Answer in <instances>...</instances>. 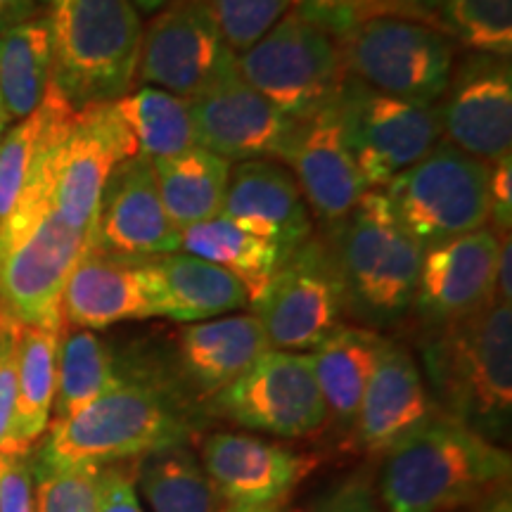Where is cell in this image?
I'll use <instances>...</instances> for the list:
<instances>
[{
    "label": "cell",
    "instance_id": "1",
    "mask_svg": "<svg viewBox=\"0 0 512 512\" xmlns=\"http://www.w3.org/2000/svg\"><path fill=\"white\" fill-rule=\"evenodd\" d=\"M74 119L50 136L17 204L0 221V313L17 325L62 328L64 285L91 242L53 202L57 152Z\"/></svg>",
    "mask_w": 512,
    "mask_h": 512
},
{
    "label": "cell",
    "instance_id": "2",
    "mask_svg": "<svg viewBox=\"0 0 512 512\" xmlns=\"http://www.w3.org/2000/svg\"><path fill=\"white\" fill-rule=\"evenodd\" d=\"M422 377L434 408L501 446L512 418V309L494 299L482 311L422 332Z\"/></svg>",
    "mask_w": 512,
    "mask_h": 512
},
{
    "label": "cell",
    "instance_id": "3",
    "mask_svg": "<svg viewBox=\"0 0 512 512\" xmlns=\"http://www.w3.org/2000/svg\"><path fill=\"white\" fill-rule=\"evenodd\" d=\"M510 453L439 411L384 453V512H451L508 489Z\"/></svg>",
    "mask_w": 512,
    "mask_h": 512
},
{
    "label": "cell",
    "instance_id": "4",
    "mask_svg": "<svg viewBox=\"0 0 512 512\" xmlns=\"http://www.w3.org/2000/svg\"><path fill=\"white\" fill-rule=\"evenodd\" d=\"M117 387L67 420H53L36 463L107 467L133 463L171 446H188L192 420L162 382L124 375Z\"/></svg>",
    "mask_w": 512,
    "mask_h": 512
},
{
    "label": "cell",
    "instance_id": "5",
    "mask_svg": "<svg viewBox=\"0 0 512 512\" xmlns=\"http://www.w3.org/2000/svg\"><path fill=\"white\" fill-rule=\"evenodd\" d=\"M53 46L50 83L76 112L114 102L138 72L143 22L131 0H43Z\"/></svg>",
    "mask_w": 512,
    "mask_h": 512
},
{
    "label": "cell",
    "instance_id": "6",
    "mask_svg": "<svg viewBox=\"0 0 512 512\" xmlns=\"http://www.w3.org/2000/svg\"><path fill=\"white\" fill-rule=\"evenodd\" d=\"M330 245L347 292V313L366 328H387L413 309L422 242L396 219L382 190H368L347 219L332 226Z\"/></svg>",
    "mask_w": 512,
    "mask_h": 512
},
{
    "label": "cell",
    "instance_id": "7",
    "mask_svg": "<svg viewBox=\"0 0 512 512\" xmlns=\"http://www.w3.org/2000/svg\"><path fill=\"white\" fill-rule=\"evenodd\" d=\"M339 48L351 79L420 105H437L456 62V43L439 27L396 15L366 19Z\"/></svg>",
    "mask_w": 512,
    "mask_h": 512
},
{
    "label": "cell",
    "instance_id": "8",
    "mask_svg": "<svg viewBox=\"0 0 512 512\" xmlns=\"http://www.w3.org/2000/svg\"><path fill=\"white\" fill-rule=\"evenodd\" d=\"M238 69L256 93L294 121L332 105L347 79L337 38L294 12L238 55Z\"/></svg>",
    "mask_w": 512,
    "mask_h": 512
},
{
    "label": "cell",
    "instance_id": "9",
    "mask_svg": "<svg viewBox=\"0 0 512 512\" xmlns=\"http://www.w3.org/2000/svg\"><path fill=\"white\" fill-rule=\"evenodd\" d=\"M491 166L446 140L384 185L396 219L422 247L489 226Z\"/></svg>",
    "mask_w": 512,
    "mask_h": 512
},
{
    "label": "cell",
    "instance_id": "10",
    "mask_svg": "<svg viewBox=\"0 0 512 512\" xmlns=\"http://www.w3.org/2000/svg\"><path fill=\"white\" fill-rule=\"evenodd\" d=\"M271 349L309 351L347 316V292L330 240L311 238L285 256L264 290L249 299Z\"/></svg>",
    "mask_w": 512,
    "mask_h": 512
},
{
    "label": "cell",
    "instance_id": "11",
    "mask_svg": "<svg viewBox=\"0 0 512 512\" xmlns=\"http://www.w3.org/2000/svg\"><path fill=\"white\" fill-rule=\"evenodd\" d=\"M337 107L349 150L368 190L389 185L444 140L437 105L375 93L349 74Z\"/></svg>",
    "mask_w": 512,
    "mask_h": 512
},
{
    "label": "cell",
    "instance_id": "12",
    "mask_svg": "<svg viewBox=\"0 0 512 512\" xmlns=\"http://www.w3.org/2000/svg\"><path fill=\"white\" fill-rule=\"evenodd\" d=\"M216 418L283 439L313 437L328 427L311 354L271 349L245 375L209 399Z\"/></svg>",
    "mask_w": 512,
    "mask_h": 512
},
{
    "label": "cell",
    "instance_id": "13",
    "mask_svg": "<svg viewBox=\"0 0 512 512\" xmlns=\"http://www.w3.org/2000/svg\"><path fill=\"white\" fill-rule=\"evenodd\" d=\"M209 0H171L152 17L140 41V83L192 98L235 64Z\"/></svg>",
    "mask_w": 512,
    "mask_h": 512
},
{
    "label": "cell",
    "instance_id": "14",
    "mask_svg": "<svg viewBox=\"0 0 512 512\" xmlns=\"http://www.w3.org/2000/svg\"><path fill=\"white\" fill-rule=\"evenodd\" d=\"M437 110L446 143L460 152L489 166L512 155L510 57L467 53L453 62Z\"/></svg>",
    "mask_w": 512,
    "mask_h": 512
},
{
    "label": "cell",
    "instance_id": "15",
    "mask_svg": "<svg viewBox=\"0 0 512 512\" xmlns=\"http://www.w3.org/2000/svg\"><path fill=\"white\" fill-rule=\"evenodd\" d=\"M197 147L233 162L278 159L283 162L297 121L285 117L242 79L238 60L192 95Z\"/></svg>",
    "mask_w": 512,
    "mask_h": 512
},
{
    "label": "cell",
    "instance_id": "16",
    "mask_svg": "<svg viewBox=\"0 0 512 512\" xmlns=\"http://www.w3.org/2000/svg\"><path fill=\"white\" fill-rule=\"evenodd\" d=\"M503 235L484 226L422 247L413 309L422 330L441 328L494 302Z\"/></svg>",
    "mask_w": 512,
    "mask_h": 512
},
{
    "label": "cell",
    "instance_id": "17",
    "mask_svg": "<svg viewBox=\"0 0 512 512\" xmlns=\"http://www.w3.org/2000/svg\"><path fill=\"white\" fill-rule=\"evenodd\" d=\"M136 155V143L114 102L76 112L55 162L53 202L62 219L91 238L102 190L112 171Z\"/></svg>",
    "mask_w": 512,
    "mask_h": 512
},
{
    "label": "cell",
    "instance_id": "18",
    "mask_svg": "<svg viewBox=\"0 0 512 512\" xmlns=\"http://www.w3.org/2000/svg\"><path fill=\"white\" fill-rule=\"evenodd\" d=\"M88 252L145 261L181 252V230L166 216L152 162L131 157L102 190Z\"/></svg>",
    "mask_w": 512,
    "mask_h": 512
},
{
    "label": "cell",
    "instance_id": "19",
    "mask_svg": "<svg viewBox=\"0 0 512 512\" xmlns=\"http://www.w3.org/2000/svg\"><path fill=\"white\" fill-rule=\"evenodd\" d=\"M283 162L290 164L306 207L328 228L347 219L368 192L344 136L337 100L313 117L297 121Z\"/></svg>",
    "mask_w": 512,
    "mask_h": 512
},
{
    "label": "cell",
    "instance_id": "20",
    "mask_svg": "<svg viewBox=\"0 0 512 512\" xmlns=\"http://www.w3.org/2000/svg\"><path fill=\"white\" fill-rule=\"evenodd\" d=\"M316 465L313 456L254 434L216 432L202 444V467L221 503L283 501Z\"/></svg>",
    "mask_w": 512,
    "mask_h": 512
},
{
    "label": "cell",
    "instance_id": "21",
    "mask_svg": "<svg viewBox=\"0 0 512 512\" xmlns=\"http://www.w3.org/2000/svg\"><path fill=\"white\" fill-rule=\"evenodd\" d=\"M221 216L290 254L313 235L311 211L292 171L275 159L230 166Z\"/></svg>",
    "mask_w": 512,
    "mask_h": 512
},
{
    "label": "cell",
    "instance_id": "22",
    "mask_svg": "<svg viewBox=\"0 0 512 512\" xmlns=\"http://www.w3.org/2000/svg\"><path fill=\"white\" fill-rule=\"evenodd\" d=\"M437 413L425 377L411 351L384 337L354 427L368 456H384Z\"/></svg>",
    "mask_w": 512,
    "mask_h": 512
},
{
    "label": "cell",
    "instance_id": "23",
    "mask_svg": "<svg viewBox=\"0 0 512 512\" xmlns=\"http://www.w3.org/2000/svg\"><path fill=\"white\" fill-rule=\"evenodd\" d=\"M155 297L145 261L86 252L62 292V323L105 330L126 320L155 318Z\"/></svg>",
    "mask_w": 512,
    "mask_h": 512
},
{
    "label": "cell",
    "instance_id": "24",
    "mask_svg": "<svg viewBox=\"0 0 512 512\" xmlns=\"http://www.w3.org/2000/svg\"><path fill=\"white\" fill-rule=\"evenodd\" d=\"M268 351L271 342L259 318L254 313H235L185 325L178 342V363L190 392L211 399Z\"/></svg>",
    "mask_w": 512,
    "mask_h": 512
},
{
    "label": "cell",
    "instance_id": "25",
    "mask_svg": "<svg viewBox=\"0 0 512 512\" xmlns=\"http://www.w3.org/2000/svg\"><path fill=\"white\" fill-rule=\"evenodd\" d=\"M157 316L176 323H202L240 311L249 304V292L226 268L188 252L145 259Z\"/></svg>",
    "mask_w": 512,
    "mask_h": 512
},
{
    "label": "cell",
    "instance_id": "26",
    "mask_svg": "<svg viewBox=\"0 0 512 512\" xmlns=\"http://www.w3.org/2000/svg\"><path fill=\"white\" fill-rule=\"evenodd\" d=\"M384 337L366 325H339L313 349V370L328 411V425L354 434L358 408L373 375Z\"/></svg>",
    "mask_w": 512,
    "mask_h": 512
},
{
    "label": "cell",
    "instance_id": "27",
    "mask_svg": "<svg viewBox=\"0 0 512 512\" xmlns=\"http://www.w3.org/2000/svg\"><path fill=\"white\" fill-rule=\"evenodd\" d=\"M230 166L233 164L228 159L204 147H192L183 155L152 162L166 216L178 230L221 216Z\"/></svg>",
    "mask_w": 512,
    "mask_h": 512
},
{
    "label": "cell",
    "instance_id": "28",
    "mask_svg": "<svg viewBox=\"0 0 512 512\" xmlns=\"http://www.w3.org/2000/svg\"><path fill=\"white\" fill-rule=\"evenodd\" d=\"M57 339L60 330L19 325L17 408L12 425L17 456H29L31 446L48 432L57 382Z\"/></svg>",
    "mask_w": 512,
    "mask_h": 512
},
{
    "label": "cell",
    "instance_id": "29",
    "mask_svg": "<svg viewBox=\"0 0 512 512\" xmlns=\"http://www.w3.org/2000/svg\"><path fill=\"white\" fill-rule=\"evenodd\" d=\"M53 76V46L46 12L0 34V107L8 121L34 114Z\"/></svg>",
    "mask_w": 512,
    "mask_h": 512
},
{
    "label": "cell",
    "instance_id": "30",
    "mask_svg": "<svg viewBox=\"0 0 512 512\" xmlns=\"http://www.w3.org/2000/svg\"><path fill=\"white\" fill-rule=\"evenodd\" d=\"M124 380L117 358L93 330L64 325L57 339L53 420H67Z\"/></svg>",
    "mask_w": 512,
    "mask_h": 512
},
{
    "label": "cell",
    "instance_id": "31",
    "mask_svg": "<svg viewBox=\"0 0 512 512\" xmlns=\"http://www.w3.org/2000/svg\"><path fill=\"white\" fill-rule=\"evenodd\" d=\"M140 157L169 159L197 147L190 100L162 88L140 86L114 100Z\"/></svg>",
    "mask_w": 512,
    "mask_h": 512
},
{
    "label": "cell",
    "instance_id": "32",
    "mask_svg": "<svg viewBox=\"0 0 512 512\" xmlns=\"http://www.w3.org/2000/svg\"><path fill=\"white\" fill-rule=\"evenodd\" d=\"M181 252L226 268L245 283L249 299L264 290L287 256L278 245L256 238L223 216L181 230Z\"/></svg>",
    "mask_w": 512,
    "mask_h": 512
},
{
    "label": "cell",
    "instance_id": "33",
    "mask_svg": "<svg viewBox=\"0 0 512 512\" xmlns=\"http://www.w3.org/2000/svg\"><path fill=\"white\" fill-rule=\"evenodd\" d=\"M136 479L155 512H221V496L188 446L136 460Z\"/></svg>",
    "mask_w": 512,
    "mask_h": 512
},
{
    "label": "cell",
    "instance_id": "34",
    "mask_svg": "<svg viewBox=\"0 0 512 512\" xmlns=\"http://www.w3.org/2000/svg\"><path fill=\"white\" fill-rule=\"evenodd\" d=\"M74 114V107L50 83L38 110L19 119L15 126H10L3 133V138H0V221L17 204L50 136L62 124H67Z\"/></svg>",
    "mask_w": 512,
    "mask_h": 512
},
{
    "label": "cell",
    "instance_id": "35",
    "mask_svg": "<svg viewBox=\"0 0 512 512\" xmlns=\"http://www.w3.org/2000/svg\"><path fill=\"white\" fill-rule=\"evenodd\" d=\"M437 24L467 53L512 55V0H441Z\"/></svg>",
    "mask_w": 512,
    "mask_h": 512
},
{
    "label": "cell",
    "instance_id": "36",
    "mask_svg": "<svg viewBox=\"0 0 512 512\" xmlns=\"http://www.w3.org/2000/svg\"><path fill=\"white\" fill-rule=\"evenodd\" d=\"M102 467L31 465L36 479L34 512H98Z\"/></svg>",
    "mask_w": 512,
    "mask_h": 512
},
{
    "label": "cell",
    "instance_id": "37",
    "mask_svg": "<svg viewBox=\"0 0 512 512\" xmlns=\"http://www.w3.org/2000/svg\"><path fill=\"white\" fill-rule=\"evenodd\" d=\"M209 5L235 57L259 43L290 12V0H209Z\"/></svg>",
    "mask_w": 512,
    "mask_h": 512
},
{
    "label": "cell",
    "instance_id": "38",
    "mask_svg": "<svg viewBox=\"0 0 512 512\" xmlns=\"http://www.w3.org/2000/svg\"><path fill=\"white\" fill-rule=\"evenodd\" d=\"M290 12L342 41L370 17L387 15L377 0H290Z\"/></svg>",
    "mask_w": 512,
    "mask_h": 512
},
{
    "label": "cell",
    "instance_id": "39",
    "mask_svg": "<svg viewBox=\"0 0 512 512\" xmlns=\"http://www.w3.org/2000/svg\"><path fill=\"white\" fill-rule=\"evenodd\" d=\"M17 337L19 325L0 313V453H15L12 425L17 408Z\"/></svg>",
    "mask_w": 512,
    "mask_h": 512
},
{
    "label": "cell",
    "instance_id": "40",
    "mask_svg": "<svg viewBox=\"0 0 512 512\" xmlns=\"http://www.w3.org/2000/svg\"><path fill=\"white\" fill-rule=\"evenodd\" d=\"M313 512H380L373 470L363 467L325 494Z\"/></svg>",
    "mask_w": 512,
    "mask_h": 512
},
{
    "label": "cell",
    "instance_id": "41",
    "mask_svg": "<svg viewBox=\"0 0 512 512\" xmlns=\"http://www.w3.org/2000/svg\"><path fill=\"white\" fill-rule=\"evenodd\" d=\"M0 512H34V477L27 456L0 453Z\"/></svg>",
    "mask_w": 512,
    "mask_h": 512
},
{
    "label": "cell",
    "instance_id": "42",
    "mask_svg": "<svg viewBox=\"0 0 512 512\" xmlns=\"http://www.w3.org/2000/svg\"><path fill=\"white\" fill-rule=\"evenodd\" d=\"M98 512H143L136 494V460L102 467Z\"/></svg>",
    "mask_w": 512,
    "mask_h": 512
},
{
    "label": "cell",
    "instance_id": "43",
    "mask_svg": "<svg viewBox=\"0 0 512 512\" xmlns=\"http://www.w3.org/2000/svg\"><path fill=\"white\" fill-rule=\"evenodd\" d=\"M489 202L491 219L501 235L510 233L512 226V155L503 157L501 162L491 164L489 176Z\"/></svg>",
    "mask_w": 512,
    "mask_h": 512
},
{
    "label": "cell",
    "instance_id": "44",
    "mask_svg": "<svg viewBox=\"0 0 512 512\" xmlns=\"http://www.w3.org/2000/svg\"><path fill=\"white\" fill-rule=\"evenodd\" d=\"M382 5V10L387 15L396 17H411L420 19V22L432 24V27H439L437 24V10L441 0H377Z\"/></svg>",
    "mask_w": 512,
    "mask_h": 512
},
{
    "label": "cell",
    "instance_id": "45",
    "mask_svg": "<svg viewBox=\"0 0 512 512\" xmlns=\"http://www.w3.org/2000/svg\"><path fill=\"white\" fill-rule=\"evenodd\" d=\"M41 15V0H0V34Z\"/></svg>",
    "mask_w": 512,
    "mask_h": 512
},
{
    "label": "cell",
    "instance_id": "46",
    "mask_svg": "<svg viewBox=\"0 0 512 512\" xmlns=\"http://www.w3.org/2000/svg\"><path fill=\"white\" fill-rule=\"evenodd\" d=\"M510 264H512V242H510V233H508V235H503V242H501V254H498L496 283H494V299H498V302H505V304H512Z\"/></svg>",
    "mask_w": 512,
    "mask_h": 512
},
{
    "label": "cell",
    "instance_id": "47",
    "mask_svg": "<svg viewBox=\"0 0 512 512\" xmlns=\"http://www.w3.org/2000/svg\"><path fill=\"white\" fill-rule=\"evenodd\" d=\"M221 512H304L294 508L290 498L283 501H271V503H223Z\"/></svg>",
    "mask_w": 512,
    "mask_h": 512
},
{
    "label": "cell",
    "instance_id": "48",
    "mask_svg": "<svg viewBox=\"0 0 512 512\" xmlns=\"http://www.w3.org/2000/svg\"><path fill=\"white\" fill-rule=\"evenodd\" d=\"M133 8L138 10V15H150L155 17L159 10L164 8V5H169L171 0H131Z\"/></svg>",
    "mask_w": 512,
    "mask_h": 512
},
{
    "label": "cell",
    "instance_id": "49",
    "mask_svg": "<svg viewBox=\"0 0 512 512\" xmlns=\"http://www.w3.org/2000/svg\"><path fill=\"white\" fill-rule=\"evenodd\" d=\"M484 512H512L508 489L501 491V494H496L494 498H489V501H486V505H484Z\"/></svg>",
    "mask_w": 512,
    "mask_h": 512
},
{
    "label": "cell",
    "instance_id": "50",
    "mask_svg": "<svg viewBox=\"0 0 512 512\" xmlns=\"http://www.w3.org/2000/svg\"><path fill=\"white\" fill-rule=\"evenodd\" d=\"M8 126H10V121H8V119H5V114H3V112H0V138H3L5 128H8Z\"/></svg>",
    "mask_w": 512,
    "mask_h": 512
},
{
    "label": "cell",
    "instance_id": "51",
    "mask_svg": "<svg viewBox=\"0 0 512 512\" xmlns=\"http://www.w3.org/2000/svg\"><path fill=\"white\" fill-rule=\"evenodd\" d=\"M0 112H3V107H0ZM5 119H8V117H5Z\"/></svg>",
    "mask_w": 512,
    "mask_h": 512
}]
</instances>
